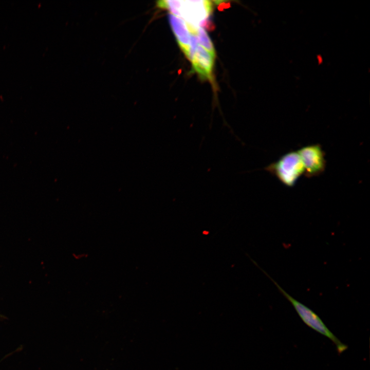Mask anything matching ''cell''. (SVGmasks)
Returning <instances> with one entry per match:
<instances>
[{"label":"cell","mask_w":370,"mask_h":370,"mask_svg":"<svg viewBox=\"0 0 370 370\" xmlns=\"http://www.w3.org/2000/svg\"><path fill=\"white\" fill-rule=\"evenodd\" d=\"M157 5L181 17L191 30L206 24L212 8L209 1H161Z\"/></svg>","instance_id":"1"},{"label":"cell","mask_w":370,"mask_h":370,"mask_svg":"<svg viewBox=\"0 0 370 370\" xmlns=\"http://www.w3.org/2000/svg\"><path fill=\"white\" fill-rule=\"evenodd\" d=\"M262 271H264L267 276L273 282L279 291L292 305L301 320L306 325L330 339L336 345L339 354H342L347 349L348 346L342 343L338 338L334 335L318 314L309 308L292 297L267 273L263 270Z\"/></svg>","instance_id":"2"},{"label":"cell","mask_w":370,"mask_h":370,"mask_svg":"<svg viewBox=\"0 0 370 370\" xmlns=\"http://www.w3.org/2000/svg\"><path fill=\"white\" fill-rule=\"evenodd\" d=\"M264 169L275 176L283 184L289 187L293 186L304 173V166L297 151L285 154Z\"/></svg>","instance_id":"3"},{"label":"cell","mask_w":370,"mask_h":370,"mask_svg":"<svg viewBox=\"0 0 370 370\" xmlns=\"http://www.w3.org/2000/svg\"><path fill=\"white\" fill-rule=\"evenodd\" d=\"M302 161L304 175L307 177L320 175L326 166L325 153L319 144L304 146L298 151Z\"/></svg>","instance_id":"4"},{"label":"cell","mask_w":370,"mask_h":370,"mask_svg":"<svg viewBox=\"0 0 370 370\" xmlns=\"http://www.w3.org/2000/svg\"><path fill=\"white\" fill-rule=\"evenodd\" d=\"M188 58L191 61L193 69L204 79L211 78L214 65L213 58L199 44L194 52H190Z\"/></svg>","instance_id":"5"},{"label":"cell","mask_w":370,"mask_h":370,"mask_svg":"<svg viewBox=\"0 0 370 370\" xmlns=\"http://www.w3.org/2000/svg\"><path fill=\"white\" fill-rule=\"evenodd\" d=\"M169 21L180 48L188 57L190 47V33L187 24L181 18L172 14H169Z\"/></svg>","instance_id":"6"},{"label":"cell","mask_w":370,"mask_h":370,"mask_svg":"<svg viewBox=\"0 0 370 370\" xmlns=\"http://www.w3.org/2000/svg\"><path fill=\"white\" fill-rule=\"evenodd\" d=\"M195 34L199 44L214 58L215 50L213 45L205 29L202 27H199L195 29Z\"/></svg>","instance_id":"7"}]
</instances>
